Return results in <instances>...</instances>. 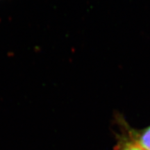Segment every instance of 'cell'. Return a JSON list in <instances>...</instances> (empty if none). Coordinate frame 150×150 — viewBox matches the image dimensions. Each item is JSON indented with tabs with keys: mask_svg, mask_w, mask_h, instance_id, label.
I'll return each instance as SVG.
<instances>
[{
	"mask_svg": "<svg viewBox=\"0 0 150 150\" xmlns=\"http://www.w3.org/2000/svg\"><path fill=\"white\" fill-rule=\"evenodd\" d=\"M120 130L126 134L133 141L138 144L144 150H150V125L145 128L137 129L133 128L123 120L122 118L118 120Z\"/></svg>",
	"mask_w": 150,
	"mask_h": 150,
	"instance_id": "1",
	"label": "cell"
},
{
	"mask_svg": "<svg viewBox=\"0 0 150 150\" xmlns=\"http://www.w3.org/2000/svg\"><path fill=\"white\" fill-rule=\"evenodd\" d=\"M121 131V130H120ZM115 150H144L138 144L133 141L126 134L121 131L120 134L117 135V143Z\"/></svg>",
	"mask_w": 150,
	"mask_h": 150,
	"instance_id": "2",
	"label": "cell"
}]
</instances>
